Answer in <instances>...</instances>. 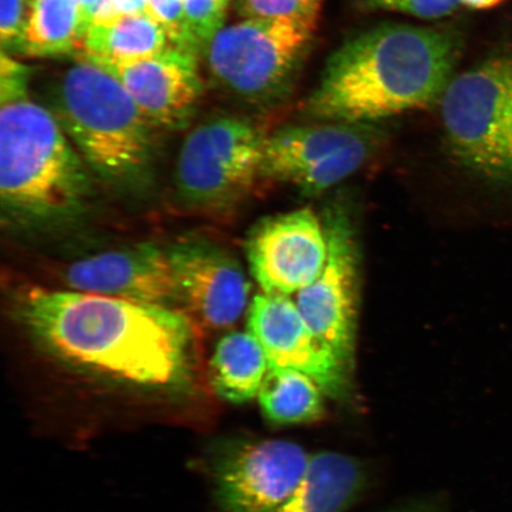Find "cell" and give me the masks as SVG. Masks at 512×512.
<instances>
[{
	"label": "cell",
	"mask_w": 512,
	"mask_h": 512,
	"mask_svg": "<svg viewBox=\"0 0 512 512\" xmlns=\"http://www.w3.org/2000/svg\"><path fill=\"white\" fill-rule=\"evenodd\" d=\"M23 317L44 345L78 366L147 387L183 379L189 319L168 306L35 287Z\"/></svg>",
	"instance_id": "1"
},
{
	"label": "cell",
	"mask_w": 512,
	"mask_h": 512,
	"mask_svg": "<svg viewBox=\"0 0 512 512\" xmlns=\"http://www.w3.org/2000/svg\"><path fill=\"white\" fill-rule=\"evenodd\" d=\"M459 53L453 32L379 25L332 53L304 111L328 123L370 124L426 108L440 101Z\"/></svg>",
	"instance_id": "2"
},
{
	"label": "cell",
	"mask_w": 512,
	"mask_h": 512,
	"mask_svg": "<svg viewBox=\"0 0 512 512\" xmlns=\"http://www.w3.org/2000/svg\"><path fill=\"white\" fill-rule=\"evenodd\" d=\"M88 177L55 115L28 98L0 111V192L17 214L50 219L78 209Z\"/></svg>",
	"instance_id": "3"
},
{
	"label": "cell",
	"mask_w": 512,
	"mask_h": 512,
	"mask_svg": "<svg viewBox=\"0 0 512 512\" xmlns=\"http://www.w3.org/2000/svg\"><path fill=\"white\" fill-rule=\"evenodd\" d=\"M51 106L64 132L100 175L130 177L149 162V121L123 83L99 64L79 56L54 87Z\"/></svg>",
	"instance_id": "4"
},
{
	"label": "cell",
	"mask_w": 512,
	"mask_h": 512,
	"mask_svg": "<svg viewBox=\"0 0 512 512\" xmlns=\"http://www.w3.org/2000/svg\"><path fill=\"white\" fill-rule=\"evenodd\" d=\"M439 105L459 162L486 178L512 183V56L454 75Z\"/></svg>",
	"instance_id": "5"
},
{
	"label": "cell",
	"mask_w": 512,
	"mask_h": 512,
	"mask_svg": "<svg viewBox=\"0 0 512 512\" xmlns=\"http://www.w3.org/2000/svg\"><path fill=\"white\" fill-rule=\"evenodd\" d=\"M315 29L288 19L246 18L227 25L203 50L210 74L242 100L271 104L290 89Z\"/></svg>",
	"instance_id": "6"
},
{
	"label": "cell",
	"mask_w": 512,
	"mask_h": 512,
	"mask_svg": "<svg viewBox=\"0 0 512 512\" xmlns=\"http://www.w3.org/2000/svg\"><path fill=\"white\" fill-rule=\"evenodd\" d=\"M266 138L245 119L206 121L185 138L177 160L178 190L197 207H220L261 176Z\"/></svg>",
	"instance_id": "7"
},
{
	"label": "cell",
	"mask_w": 512,
	"mask_h": 512,
	"mask_svg": "<svg viewBox=\"0 0 512 512\" xmlns=\"http://www.w3.org/2000/svg\"><path fill=\"white\" fill-rule=\"evenodd\" d=\"M379 143L368 124L288 126L266 138L261 176L297 185L315 195L361 168Z\"/></svg>",
	"instance_id": "8"
},
{
	"label": "cell",
	"mask_w": 512,
	"mask_h": 512,
	"mask_svg": "<svg viewBox=\"0 0 512 512\" xmlns=\"http://www.w3.org/2000/svg\"><path fill=\"white\" fill-rule=\"evenodd\" d=\"M310 458L291 441H245L228 446L215 464L224 512H277L297 489Z\"/></svg>",
	"instance_id": "9"
},
{
	"label": "cell",
	"mask_w": 512,
	"mask_h": 512,
	"mask_svg": "<svg viewBox=\"0 0 512 512\" xmlns=\"http://www.w3.org/2000/svg\"><path fill=\"white\" fill-rule=\"evenodd\" d=\"M248 331L264 349L270 369L300 371L330 398L349 394L352 369L312 330L290 297L256 294L248 309Z\"/></svg>",
	"instance_id": "10"
},
{
	"label": "cell",
	"mask_w": 512,
	"mask_h": 512,
	"mask_svg": "<svg viewBox=\"0 0 512 512\" xmlns=\"http://www.w3.org/2000/svg\"><path fill=\"white\" fill-rule=\"evenodd\" d=\"M324 224L328 258L323 271L296 294L294 302L312 330L352 369L357 331V248L351 226L342 214H330Z\"/></svg>",
	"instance_id": "11"
},
{
	"label": "cell",
	"mask_w": 512,
	"mask_h": 512,
	"mask_svg": "<svg viewBox=\"0 0 512 512\" xmlns=\"http://www.w3.org/2000/svg\"><path fill=\"white\" fill-rule=\"evenodd\" d=\"M247 255L262 292L290 297L323 271L328 258L325 224L310 209L275 216L254 229Z\"/></svg>",
	"instance_id": "12"
},
{
	"label": "cell",
	"mask_w": 512,
	"mask_h": 512,
	"mask_svg": "<svg viewBox=\"0 0 512 512\" xmlns=\"http://www.w3.org/2000/svg\"><path fill=\"white\" fill-rule=\"evenodd\" d=\"M177 298L198 324L221 330L239 320L248 306L251 285L232 256L206 243H181L168 253Z\"/></svg>",
	"instance_id": "13"
},
{
	"label": "cell",
	"mask_w": 512,
	"mask_h": 512,
	"mask_svg": "<svg viewBox=\"0 0 512 512\" xmlns=\"http://www.w3.org/2000/svg\"><path fill=\"white\" fill-rule=\"evenodd\" d=\"M105 69L123 83L151 126L183 130L194 117L202 94L196 53L172 46Z\"/></svg>",
	"instance_id": "14"
},
{
	"label": "cell",
	"mask_w": 512,
	"mask_h": 512,
	"mask_svg": "<svg viewBox=\"0 0 512 512\" xmlns=\"http://www.w3.org/2000/svg\"><path fill=\"white\" fill-rule=\"evenodd\" d=\"M64 275L73 291L160 306L177 298L168 253L145 243L75 261Z\"/></svg>",
	"instance_id": "15"
},
{
	"label": "cell",
	"mask_w": 512,
	"mask_h": 512,
	"mask_svg": "<svg viewBox=\"0 0 512 512\" xmlns=\"http://www.w3.org/2000/svg\"><path fill=\"white\" fill-rule=\"evenodd\" d=\"M169 38L150 14L119 16L89 27L81 57L104 68L145 59L168 49Z\"/></svg>",
	"instance_id": "16"
},
{
	"label": "cell",
	"mask_w": 512,
	"mask_h": 512,
	"mask_svg": "<svg viewBox=\"0 0 512 512\" xmlns=\"http://www.w3.org/2000/svg\"><path fill=\"white\" fill-rule=\"evenodd\" d=\"M363 473L354 458L322 452L310 458L302 480L277 512H342L362 486Z\"/></svg>",
	"instance_id": "17"
},
{
	"label": "cell",
	"mask_w": 512,
	"mask_h": 512,
	"mask_svg": "<svg viewBox=\"0 0 512 512\" xmlns=\"http://www.w3.org/2000/svg\"><path fill=\"white\" fill-rule=\"evenodd\" d=\"M210 369L211 382L220 398L245 403L259 395L270 364L251 332L235 331L216 345Z\"/></svg>",
	"instance_id": "18"
},
{
	"label": "cell",
	"mask_w": 512,
	"mask_h": 512,
	"mask_svg": "<svg viewBox=\"0 0 512 512\" xmlns=\"http://www.w3.org/2000/svg\"><path fill=\"white\" fill-rule=\"evenodd\" d=\"M89 25L74 0H31L23 50L55 57L83 50Z\"/></svg>",
	"instance_id": "19"
},
{
	"label": "cell",
	"mask_w": 512,
	"mask_h": 512,
	"mask_svg": "<svg viewBox=\"0 0 512 512\" xmlns=\"http://www.w3.org/2000/svg\"><path fill=\"white\" fill-rule=\"evenodd\" d=\"M324 392L304 373L270 369L258 398L266 418L279 425L306 424L323 418Z\"/></svg>",
	"instance_id": "20"
},
{
	"label": "cell",
	"mask_w": 512,
	"mask_h": 512,
	"mask_svg": "<svg viewBox=\"0 0 512 512\" xmlns=\"http://www.w3.org/2000/svg\"><path fill=\"white\" fill-rule=\"evenodd\" d=\"M323 0H239L246 18L288 19L316 25Z\"/></svg>",
	"instance_id": "21"
},
{
	"label": "cell",
	"mask_w": 512,
	"mask_h": 512,
	"mask_svg": "<svg viewBox=\"0 0 512 512\" xmlns=\"http://www.w3.org/2000/svg\"><path fill=\"white\" fill-rule=\"evenodd\" d=\"M230 0H184L189 28L201 50L223 28Z\"/></svg>",
	"instance_id": "22"
},
{
	"label": "cell",
	"mask_w": 512,
	"mask_h": 512,
	"mask_svg": "<svg viewBox=\"0 0 512 512\" xmlns=\"http://www.w3.org/2000/svg\"><path fill=\"white\" fill-rule=\"evenodd\" d=\"M149 8L172 46L198 54L201 48L189 28L182 0H149Z\"/></svg>",
	"instance_id": "23"
},
{
	"label": "cell",
	"mask_w": 512,
	"mask_h": 512,
	"mask_svg": "<svg viewBox=\"0 0 512 512\" xmlns=\"http://www.w3.org/2000/svg\"><path fill=\"white\" fill-rule=\"evenodd\" d=\"M25 28L24 0H0V40L3 53L23 50Z\"/></svg>",
	"instance_id": "24"
},
{
	"label": "cell",
	"mask_w": 512,
	"mask_h": 512,
	"mask_svg": "<svg viewBox=\"0 0 512 512\" xmlns=\"http://www.w3.org/2000/svg\"><path fill=\"white\" fill-rule=\"evenodd\" d=\"M369 2L377 8L398 11L422 19L450 16L460 5L459 0H369Z\"/></svg>",
	"instance_id": "25"
},
{
	"label": "cell",
	"mask_w": 512,
	"mask_h": 512,
	"mask_svg": "<svg viewBox=\"0 0 512 512\" xmlns=\"http://www.w3.org/2000/svg\"><path fill=\"white\" fill-rule=\"evenodd\" d=\"M0 61V104L28 98L29 68L6 53Z\"/></svg>",
	"instance_id": "26"
},
{
	"label": "cell",
	"mask_w": 512,
	"mask_h": 512,
	"mask_svg": "<svg viewBox=\"0 0 512 512\" xmlns=\"http://www.w3.org/2000/svg\"><path fill=\"white\" fill-rule=\"evenodd\" d=\"M140 14H150L149 0H106L105 9L95 22L106 21V19L119 16Z\"/></svg>",
	"instance_id": "27"
},
{
	"label": "cell",
	"mask_w": 512,
	"mask_h": 512,
	"mask_svg": "<svg viewBox=\"0 0 512 512\" xmlns=\"http://www.w3.org/2000/svg\"><path fill=\"white\" fill-rule=\"evenodd\" d=\"M74 2L78 4L89 27L101 16L106 5V0H74Z\"/></svg>",
	"instance_id": "28"
},
{
	"label": "cell",
	"mask_w": 512,
	"mask_h": 512,
	"mask_svg": "<svg viewBox=\"0 0 512 512\" xmlns=\"http://www.w3.org/2000/svg\"><path fill=\"white\" fill-rule=\"evenodd\" d=\"M503 2L504 0H459L460 5L473 10H489Z\"/></svg>",
	"instance_id": "29"
},
{
	"label": "cell",
	"mask_w": 512,
	"mask_h": 512,
	"mask_svg": "<svg viewBox=\"0 0 512 512\" xmlns=\"http://www.w3.org/2000/svg\"><path fill=\"white\" fill-rule=\"evenodd\" d=\"M182 2H184V0H182Z\"/></svg>",
	"instance_id": "30"
}]
</instances>
